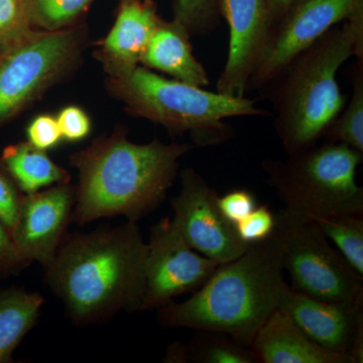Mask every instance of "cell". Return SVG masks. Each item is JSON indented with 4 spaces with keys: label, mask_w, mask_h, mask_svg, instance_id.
Returning <instances> with one entry per match:
<instances>
[{
    "label": "cell",
    "mask_w": 363,
    "mask_h": 363,
    "mask_svg": "<svg viewBox=\"0 0 363 363\" xmlns=\"http://www.w3.org/2000/svg\"><path fill=\"white\" fill-rule=\"evenodd\" d=\"M62 138L70 143L81 142L90 135L92 123L84 109L77 105L64 107L57 116Z\"/></svg>",
    "instance_id": "obj_29"
},
{
    "label": "cell",
    "mask_w": 363,
    "mask_h": 363,
    "mask_svg": "<svg viewBox=\"0 0 363 363\" xmlns=\"http://www.w3.org/2000/svg\"><path fill=\"white\" fill-rule=\"evenodd\" d=\"M86 37L82 26L37 30L0 55V128L75 67Z\"/></svg>",
    "instance_id": "obj_7"
},
{
    "label": "cell",
    "mask_w": 363,
    "mask_h": 363,
    "mask_svg": "<svg viewBox=\"0 0 363 363\" xmlns=\"http://www.w3.org/2000/svg\"><path fill=\"white\" fill-rule=\"evenodd\" d=\"M147 255L136 222L70 234L45 267V281L74 323H102L121 311H140Z\"/></svg>",
    "instance_id": "obj_1"
},
{
    "label": "cell",
    "mask_w": 363,
    "mask_h": 363,
    "mask_svg": "<svg viewBox=\"0 0 363 363\" xmlns=\"http://www.w3.org/2000/svg\"><path fill=\"white\" fill-rule=\"evenodd\" d=\"M23 196L0 155V219L9 231L16 220Z\"/></svg>",
    "instance_id": "obj_27"
},
{
    "label": "cell",
    "mask_w": 363,
    "mask_h": 363,
    "mask_svg": "<svg viewBox=\"0 0 363 363\" xmlns=\"http://www.w3.org/2000/svg\"><path fill=\"white\" fill-rule=\"evenodd\" d=\"M362 6L363 0H292L272 28L264 57L248 81L247 93L264 89L291 60Z\"/></svg>",
    "instance_id": "obj_10"
},
{
    "label": "cell",
    "mask_w": 363,
    "mask_h": 363,
    "mask_svg": "<svg viewBox=\"0 0 363 363\" xmlns=\"http://www.w3.org/2000/svg\"><path fill=\"white\" fill-rule=\"evenodd\" d=\"M75 190L60 184L25 194L11 229L18 252L28 262L47 267L52 264L72 222Z\"/></svg>",
    "instance_id": "obj_13"
},
{
    "label": "cell",
    "mask_w": 363,
    "mask_h": 363,
    "mask_svg": "<svg viewBox=\"0 0 363 363\" xmlns=\"http://www.w3.org/2000/svg\"><path fill=\"white\" fill-rule=\"evenodd\" d=\"M107 89L125 105L131 116L161 124L171 135L189 133L196 147H211L231 140L230 117L269 116L257 100L230 96L157 75L138 66L119 78H107Z\"/></svg>",
    "instance_id": "obj_5"
},
{
    "label": "cell",
    "mask_w": 363,
    "mask_h": 363,
    "mask_svg": "<svg viewBox=\"0 0 363 363\" xmlns=\"http://www.w3.org/2000/svg\"><path fill=\"white\" fill-rule=\"evenodd\" d=\"M252 348L264 363H350L346 355L313 341L281 308L260 327Z\"/></svg>",
    "instance_id": "obj_16"
},
{
    "label": "cell",
    "mask_w": 363,
    "mask_h": 363,
    "mask_svg": "<svg viewBox=\"0 0 363 363\" xmlns=\"http://www.w3.org/2000/svg\"><path fill=\"white\" fill-rule=\"evenodd\" d=\"M218 206L227 220L235 225L257 207V200L250 191L235 189L219 196Z\"/></svg>",
    "instance_id": "obj_31"
},
{
    "label": "cell",
    "mask_w": 363,
    "mask_h": 363,
    "mask_svg": "<svg viewBox=\"0 0 363 363\" xmlns=\"http://www.w3.org/2000/svg\"><path fill=\"white\" fill-rule=\"evenodd\" d=\"M94 0H23L33 30L57 32L75 26Z\"/></svg>",
    "instance_id": "obj_22"
},
{
    "label": "cell",
    "mask_w": 363,
    "mask_h": 363,
    "mask_svg": "<svg viewBox=\"0 0 363 363\" xmlns=\"http://www.w3.org/2000/svg\"><path fill=\"white\" fill-rule=\"evenodd\" d=\"M286 156L262 162L266 183L285 205L284 209L310 219L363 214V188L357 182L363 152L323 140Z\"/></svg>",
    "instance_id": "obj_6"
},
{
    "label": "cell",
    "mask_w": 363,
    "mask_h": 363,
    "mask_svg": "<svg viewBox=\"0 0 363 363\" xmlns=\"http://www.w3.org/2000/svg\"><path fill=\"white\" fill-rule=\"evenodd\" d=\"M119 4H121V2H126V1H131V0H118Z\"/></svg>",
    "instance_id": "obj_34"
},
{
    "label": "cell",
    "mask_w": 363,
    "mask_h": 363,
    "mask_svg": "<svg viewBox=\"0 0 363 363\" xmlns=\"http://www.w3.org/2000/svg\"><path fill=\"white\" fill-rule=\"evenodd\" d=\"M164 362H189V351L188 346L183 345V344L175 343L171 346V348L167 353V357L164 358Z\"/></svg>",
    "instance_id": "obj_33"
},
{
    "label": "cell",
    "mask_w": 363,
    "mask_h": 363,
    "mask_svg": "<svg viewBox=\"0 0 363 363\" xmlns=\"http://www.w3.org/2000/svg\"><path fill=\"white\" fill-rule=\"evenodd\" d=\"M277 219L284 231V271L293 290L328 302L363 298V277L331 247L316 221L285 209Z\"/></svg>",
    "instance_id": "obj_8"
},
{
    "label": "cell",
    "mask_w": 363,
    "mask_h": 363,
    "mask_svg": "<svg viewBox=\"0 0 363 363\" xmlns=\"http://www.w3.org/2000/svg\"><path fill=\"white\" fill-rule=\"evenodd\" d=\"M1 159L23 194L70 183L68 172L52 161L45 150L33 147L30 143L7 145Z\"/></svg>",
    "instance_id": "obj_19"
},
{
    "label": "cell",
    "mask_w": 363,
    "mask_h": 363,
    "mask_svg": "<svg viewBox=\"0 0 363 363\" xmlns=\"http://www.w3.org/2000/svg\"><path fill=\"white\" fill-rule=\"evenodd\" d=\"M161 16L154 0L121 2L108 35L97 43L94 56L108 78L128 75L140 66Z\"/></svg>",
    "instance_id": "obj_15"
},
{
    "label": "cell",
    "mask_w": 363,
    "mask_h": 363,
    "mask_svg": "<svg viewBox=\"0 0 363 363\" xmlns=\"http://www.w3.org/2000/svg\"><path fill=\"white\" fill-rule=\"evenodd\" d=\"M363 298L328 302L284 286L279 308L285 310L303 331L322 347L346 355L363 327Z\"/></svg>",
    "instance_id": "obj_14"
},
{
    "label": "cell",
    "mask_w": 363,
    "mask_h": 363,
    "mask_svg": "<svg viewBox=\"0 0 363 363\" xmlns=\"http://www.w3.org/2000/svg\"><path fill=\"white\" fill-rule=\"evenodd\" d=\"M363 214L350 213L315 218L325 236L344 259L363 277Z\"/></svg>",
    "instance_id": "obj_21"
},
{
    "label": "cell",
    "mask_w": 363,
    "mask_h": 363,
    "mask_svg": "<svg viewBox=\"0 0 363 363\" xmlns=\"http://www.w3.org/2000/svg\"><path fill=\"white\" fill-rule=\"evenodd\" d=\"M181 190L171 200L172 219L189 245L219 264L240 257L248 247L235 225L218 206V193L196 169L181 172Z\"/></svg>",
    "instance_id": "obj_11"
},
{
    "label": "cell",
    "mask_w": 363,
    "mask_h": 363,
    "mask_svg": "<svg viewBox=\"0 0 363 363\" xmlns=\"http://www.w3.org/2000/svg\"><path fill=\"white\" fill-rule=\"evenodd\" d=\"M351 57L363 59V7L306 48L259 91L272 104L274 130L286 155L319 143L342 111L348 98L337 73Z\"/></svg>",
    "instance_id": "obj_4"
},
{
    "label": "cell",
    "mask_w": 363,
    "mask_h": 363,
    "mask_svg": "<svg viewBox=\"0 0 363 363\" xmlns=\"http://www.w3.org/2000/svg\"><path fill=\"white\" fill-rule=\"evenodd\" d=\"M193 143H135L123 128L93 140L70 157L78 169L72 222L80 226L109 217L138 222L164 201L178 175L179 161Z\"/></svg>",
    "instance_id": "obj_2"
},
{
    "label": "cell",
    "mask_w": 363,
    "mask_h": 363,
    "mask_svg": "<svg viewBox=\"0 0 363 363\" xmlns=\"http://www.w3.org/2000/svg\"><path fill=\"white\" fill-rule=\"evenodd\" d=\"M291 1L292 0H266L267 11H269L272 26H274L281 16L285 13Z\"/></svg>",
    "instance_id": "obj_32"
},
{
    "label": "cell",
    "mask_w": 363,
    "mask_h": 363,
    "mask_svg": "<svg viewBox=\"0 0 363 363\" xmlns=\"http://www.w3.org/2000/svg\"><path fill=\"white\" fill-rule=\"evenodd\" d=\"M221 18L229 26L226 63L216 91L245 97L253 71L264 57L272 33L266 0H219Z\"/></svg>",
    "instance_id": "obj_12"
},
{
    "label": "cell",
    "mask_w": 363,
    "mask_h": 363,
    "mask_svg": "<svg viewBox=\"0 0 363 363\" xmlns=\"http://www.w3.org/2000/svg\"><path fill=\"white\" fill-rule=\"evenodd\" d=\"M191 35L178 21H160L140 65L154 69L187 84L205 87L210 79L193 52Z\"/></svg>",
    "instance_id": "obj_17"
},
{
    "label": "cell",
    "mask_w": 363,
    "mask_h": 363,
    "mask_svg": "<svg viewBox=\"0 0 363 363\" xmlns=\"http://www.w3.org/2000/svg\"><path fill=\"white\" fill-rule=\"evenodd\" d=\"M283 255L284 231L277 219L269 238L219 264L190 298L157 309L160 324L164 328L217 332L252 347L260 327L279 308L286 286Z\"/></svg>",
    "instance_id": "obj_3"
},
{
    "label": "cell",
    "mask_w": 363,
    "mask_h": 363,
    "mask_svg": "<svg viewBox=\"0 0 363 363\" xmlns=\"http://www.w3.org/2000/svg\"><path fill=\"white\" fill-rule=\"evenodd\" d=\"M26 138L33 147L40 150L54 149L62 138L57 117L52 114H40L26 128Z\"/></svg>",
    "instance_id": "obj_28"
},
{
    "label": "cell",
    "mask_w": 363,
    "mask_h": 363,
    "mask_svg": "<svg viewBox=\"0 0 363 363\" xmlns=\"http://www.w3.org/2000/svg\"><path fill=\"white\" fill-rule=\"evenodd\" d=\"M32 262L18 252L14 245L11 231L0 219V279L20 274Z\"/></svg>",
    "instance_id": "obj_30"
},
{
    "label": "cell",
    "mask_w": 363,
    "mask_h": 363,
    "mask_svg": "<svg viewBox=\"0 0 363 363\" xmlns=\"http://www.w3.org/2000/svg\"><path fill=\"white\" fill-rule=\"evenodd\" d=\"M189 360L199 363H257L252 347L217 332L197 331L188 346Z\"/></svg>",
    "instance_id": "obj_23"
},
{
    "label": "cell",
    "mask_w": 363,
    "mask_h": 363,
    "mask_svg": "<svg viewBox=\"0 0 363 363\" xmlns=\"http://www.w3.org/2000/svg\"><path fill=\"white\" fill-rule=\"evenodd\" d=\"M35 32L28 21L23 0H0V55Z\"/></svg>",
    "instance_id": "obj_25"
},
{
    "label": "cell",
    "mask_w": 363,
    "mask_h": 363,
    "mask_svg": "<svg viewBox=\"0 0 363 363\" xmlns=\"http://www.w3.org/2000/svg\"><path fill=\"white\" fill-rule=\"evenodd\" d=\"M173 13L191 35H210L221 23L219 0H175Z\"/></svg>",
    "instance_id": "obj_24"
},
{
    "label": "cell",
    "mask_w": 363,
    "mask_h": 363,
    "mask_svg": "<svg viewBox=\"0 0 363 363\" xmlns=\"http://www.w3.org/2000/svg\"><path fill=\"white\" fill-rule=\"evenodd\" d=\"M352 95L325 131L322 140L344 143L363 152V59L352 68Z\"/></svg>",
    "instance_id": "obj_20"
},
{
    "label": "cell",
    "mask_w": 363,
    "mask_h": 363,
    "mask_svg": "<svg viewBox=\"0 0 363 363\" xmlns=\"http://www.w3.org/2000/svg\"><path fill=\"white\" fill-rule=\"evenodd\" d=\"M45 298L25 289H0V363L13 362L14 350L35 326Z\"/></svg>",
    "instance_id": "obj_18"
},
{
    "label": "cell",
    "mask_w": 363,
    "mask_h": 363,
    "mask_svg": "<svg viewBox=\"0 0 363 363\" xmlns=\"http://www.w3.org/2000/svg\"><path fill=\"white\" fill-rule=\"evenodd\" d=\"M277 225V215L267 205L257 206L242 220L235 224L236 231L247 245L266 240Z\"/></svg>",
    "instance_id": "obj_26"
},
{
    "label": "cell",
    "mask_w": 363,
    "mask_h": 363,
    "mask_svg": "<svg viewBox=\"0 0 363 363\" xmlns=\"http://www.w3.org/2000/svg\"><path fill=\"white\" fill-rule=\"evenodd\" d=\"M219 264L193 250L172 219H161L150 229L140 311L160 309L178 296L196 292Z\"/></svg>",
    "instance_id": "obj_9"
}]
</instances>
